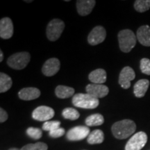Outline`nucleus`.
Wrapping results in <instances>:
<instances>
[{
	"mask_svg": "<svg viewBox=\"0 0 150 150\" xmlns=\"http://www.w3.org/2000/svg\"><path fill=\"white\" fill-rule=\"evenodd\" d=\"M136 123L131 120H122L115 122L112 126V133L117 139H125L136 131Z\"/></svg>",
	"mask_w": 150,
	"mask_h": 150,
	"instance_id": "nucleus-1",
	"label": "nucleus"
},
{
	"mask_svg": "<svg viewBox=\"0 0 150 150\" xmlns=\"http://www.w3.org/2000/svg\"><path fill=\"white\" fill-rule=\"evenodd\" d=\"M118 42L121 51L129 53L136 44V36L130 29H124L118 33Z\"/></svg>",
	"mask_w": 150,
	"mask_h": 150,
	"instance_id": "nucleus-2",
	"label": "nucleus"
},
{
	"mask_svg": "<svg viewBox=\"0 0 150 150\" xmlns=\"http://www.w3.org/2000/svg\"><path fill=\"white\" fill-rule=\"evenodd\" d=\"M72 104L74 106L84 109H94L96 108L99 104V101L86 93H78L74 95L72 98Z\"/></svg>",
	"mask_w": 150,
	"mask_h": 150,
	"instance_id": "nucleus-3",
	"label": "nucleus"
},
{
	"mask_svg": "<svg viewBox=\"0 0 150 150\" xmlns=\"http://www.w3.org/2000/svg\"><path fill=\"white\" fill-rule=\"evenodd\" d=\"M31 56L29 52H22L12 54L7 60V64L14 70H23L29 64Z\"/></svg>",
	"mask_w": 150,
	"mask_h": 150,
	"instance_id": "nucleus-4",
	"label": "nucleus"
},
{
	"mask_svg": "<svg viewBox=\"0 0 150 150\" xmlns=\"http://www.w3.org/2000/svg\"><path fill=\"white\" fill-rule=\"evenodd\" d=\"M65 24L60 19H54L49 22L47 27V37L50 41H56L61 37L64 31Z\"/></svg>",
	"mask_w": 150,
	"mask_h": 150,
	"instance_id": "nucleus-5",
	"label": "nucleus"
},
{
	"mask_svg": "<svg viewBox=\"0 0 150 150\" xmlns=\"http://www.w3.org/2000/svg\"><path fill=\"white\" fill-rule=\"evenodd\" d=\"M147 142V136L143 131L136 133L133 136L125 146V150H140Z\"/></svg>",
	"mask_w": 150,
	"mask_h": 150,
	"instance_id": "nucleus-6",
	"label": "nucleus"
},
{
	"mask_svg": "<svg viewBox=\"0 0 150 150\" xmlns=\"http://www.w3.org/2000/svg\"><path fill=\"white\" fill-rule=\"evenodd\" d=\"M90 134V129L86 126H77L70 129L67 133V140L70 141H78L83 140Z\"/></svg>",
	"mask_w": 150,
	"mask_h": 150,
	"instance_id": "nucleus-7",
	"label": "nucleus"
},
{
	"mask_svg": "<svg viewBox=\"0 0 150 150\" xmlns=\"http://www.w3.org/2000/svg\"><path fill=\"white\" fill-rule=\"evenodd\" d=\"M55 115L53 108L46 106H40L37 107L32 112V117L37 121H48Z\"/></svg>",
	"mask_w": 150,
	"mask_h": 150,
	"instance_id": "nucleus-8",
	"label": "nucleus"
},
{
	"mask_svg": "<svg viewBox=\"0 0 150 150\" xmlns=\"http://www.w3.org/2000/svg\"><path fill=\"white\" fill-rule=\"evenodd\" d=\"M106 37V31L104 27L97 26L91 31L88 36V42L91 45H97L104 42Z\"/></svg>",
	"mask_w": 150,
	"mask_h": 150,
	"instance_id": "nucleus-9",
	"label": "nucleus"
},
{
	"mask_svg": "<svg viewBox=\"0 0 150 150\" xmlns=\"http://www.w3.org/2000/svg\"><path fill=\"white\" fill-rule=\"evenodd\" d=\"M136 77L134 70L131 67H125L119 76V84L124 89H128L131 86V81Z\"/></svg>",
	"mask_w": 150,
	"mask_h": 150,
	"instance_id": "nucleus-10",
	"label": "nucleus"
},
{
	"mask_svg": "<svg viewBox=\"0 0 150 150\" xmlns=\"http://www.w3.org/2000/svg\"><path fill=\"white\" fill-rule=\"evenodd\" d=\"M86 90L88 94L97 99L106 97L109 93L108 88L104 84H88L86 86Z\"/></svg>",
	"mask_w": 150,
	"mask_h": 150,
	"instance_id": "nucleus-11",
	"label": "nucleus"
},
{
	"mask_svg": "<svg viewBox=\"0 0 150 150\" xmlns=\"http://www.w3.org/2000/svg\"><path fill=\"white\" fill-rule=\"evenodd\" d=\"M61 63L56 58H51L45 62L42 67V72L46 76H52L60 70Z\"/></svg>",
	"mask_w": 150,
	"mask_h": 150,
	"instance_id": "nucleus-12",
	"label": "nucleus"
},
{
	"mask_svg": "<svg viewBox=\"0 0 150 150\" xmlns=\"http://www.w3.org/2000/svg\"><path fill=\"white\" fill-rule=\"evenodd\" d=\"M13 34V24L9 18H4L0 21V37L2 39H9Z\"/></svg>",
	"mask_w": 150,
	"mask_h": 150,
	"instance_id": "nucleus-13",
	"label": "nucleus"
},
{
	"mask_svg": "<svg viewBox=\"0 0 150 150\" xmlns=\"http://www.w3.org/2000/svg\"><path fill=\"white\" fill-rule=\"evenodd\" d=\"M96 1L95 0H78L76 1V9L81 16H88L93 11Z\"/></svg>",
	"mask_w": 150,
	"mask_h": 150,
	"instance_id": "nucleus-14",
	"label": "nucleus"
},
{
	"mask_svg": "<svg viewBox=\"0 0 150 150\" xmlns=\"http://www.w3.org/2000/svg\"><path fill=\"white\" fill-rule=\"evenodd\" d=\"M40 95V90L33 87L24 88L20 90L18 93V96L20 99L25 101L33 100V99L38 98Z\"/></svg>",
	"mask_w": 150,
	"mask_h": 150,
	"instance_id": "nucleus-15",
	"label": "nucleus"
},
{
	"mask_svg": "<svg viewBox=\"0 0 150 150\" xmlns=\"http://www.w3.org/2000/svg\"><path fill=\"white\" fill-rule=\"evenodd\" d=\"M137 39L140 44L145 47H150V27L143 25L138 29Z\"/></svg>",
	"mask_w": 150,
	"mask_h": 150,
	"instance_id": "nucleus-16",
	"label": "nucleus"
},
{
	"mask_svg": "<svg viewBox=\"0 0 150 150\" xmlns=\"http://www.w3.org/2000/svg\"><path fill=\"white\" fill-rule=\"evenodd\" d=\"M149 86V81L147 79H140L135 83L134 93L135 96L138 98H141L145 96Z\"/></svg>",
	"mask_w": 150,
	"mask_h": 150,
	"instance_id": "nucleus-17",
	"label": "nucleus"
},
{
	"mask_svg": "<svg viewBox=\"0 0 150 150\" xmlns=\"http://www.w3.org/2000/svg\"><path fill=\"white\" fill-rule=\"evenodd\" d=\"M88 79L93 83L103 84L106 81V72L104 69H97L90 73Z\"/></svg>",
	"mask_w": 150,
	"mask_h": 150,
	"instance_id": "nucleus-18",
	"label": "nucleus"
},
{
	"mask_svg": "<svg viewBox=\"0 0 150 150\" xmlns=\"http://www.w3.org/2000/svg\"><path fill=\"white\" fill-rule=\"evenodd\" d=\"M55 94L60 99H67L74 95V89L68 86H58L55 89Z\"/></svg>",
	"mask_w": 150,
	"mask_h": 150,
	"instance_id": "nucleus-19",
	"label": "nucleus"
},
{
	"mask_svg": "<svg viewBox=\"0 0 150 150\" xmlns=\"http://www.w3.org/2000/svg\"><path fill=\"white\" fill-rule=\"evenodd\" d=\"M104 140V132L100 129H96L90 133L88 136L87 141L91 145H95V144H100L103 142Z\"/></svg>",
	"mask_w": 150,
	"mask_h": 150,
	"instance_id": "nucleus-20",
	"label": "nucleus"
},
{
	"mask_svg": "<svg viewBox=\"0 0 150 150\" xmlns=\"http://www.w3.org/2000/svg\"><path fill=\"white\" fill-rule=\"evenodd\" d=\"M13 81L8 74L5 73H0V93H6L11 88Z\"/></svg>",
	"mask_w": 150,
	"mask_h": 150,
	"instance_id": "nucleus-21",
	"label": "nucleus"
},
{
	"mask_svg": "<svg viewBox=\"0 0 150 150\" xmlns=\"http://www.w3.org/2000/svg\"><path fill=\"white\" fill-rule=\"evenodd\" d=\"M85 122L87 126H100L104 122V118L99 113H95L86 117Z\"/></svg>",
	"mask_w": 150,
	"mask_h": 150,
	"instance_id": "nucleus-22",
	"label": "nucleus"
},
{
	"mask_svg": "<svg viewBox=\"0 0 150 150\" xmlns=\"http://www.w3.org/2000/svg\"><path fill=\"white\" fill-rule=\"evenodd\" d=\"M63 117L67 120H76L79 117L80 114L77 110L73 108H66L62 112Z\"/></svg>",
	"mask_w": 150,
	"mask_h": 150,
	"instance_id": "nucleus-23",
	"label": "nucleus"
},
{
	"mask_svg": "<svg viewBox=\"0 0 150 150\" xmlns=\"http://www.w3.org/2000/svg\"><path fill=\"white\" fill-rule=\"evenodd\" d=\"M134 8L138 12H145L150 8V0H137L134 3Z\"/></svg>",
	"mask_w": 150,
	"mask_h": 150,
	"instance_id": "nucleus-24",
	"label": "nucleus"
},
{
	"mask_svg": "<svg viewBox=\"0 0 150 150\" xmlns=\"http://www.w3.org/2000/svg\"><path fill=\"white\" fill-rule=\"evenodd\" d=\"M47 145L44 142H38L35 144H28L21 148L20 150H47Z\"/></svg>",
	"mask_w": 150,
	"mask_h": 150,
	"instance_id": "nucleus-25",
	"label": "nucleus"
},
{
	"mask_svg": "<svg viewBox=\"0 0 150 150\" xmlns=\"http://www.w3.org/2000/svg\"><path fill=\"white\" fill-rule=\"evenodd\" d=\"M26 132L30 138L34 140L40 139L42 136V130L39 128H35V127H29L27 129Z\"/></svg>",
	"mask_w": 150,
	"mask_h": 150,
	"instance_id": "nucleus-26",
	"label": "nucleus"
},
{
	"mask_svg": "<svg viewBox=\"0 0 150 150\" xmlns=\"http://www.w3.org/2000/svg\"><path fill=\"white\" fill-rule=\"evenodd\" d=\"M61 122L59 121H47L43 124L42 129L44 131H50L56 130V129L60 128Z\"/></svg>",
	"mask_w": 150,
	"mask_h": 150,
	"instance_id": "nucleus-27",
	"label": "nucleus"
},
{
	"mask_svg": "<svg viewBox=\"0 0 150 150\" xmlns=\"http://www.w3.org/2000/svg\"><path fill=\"white\" fill-rule=\"evenodd\" d=\"M140 70L143 74L150 75V60L147 58H143L140 60Z\"/></svg>",
	"mask_w": 150,
	"mask_h": 150,
	"instance_id": "nucleus-28",
	"label": "nucleus"
},
{
	"mask_svg": "<svg viewBox=\"0 0 150 150\" xmlns=\"http://www.w3.org/2000/svg\"><path fill=\"white\" fill-rule=\"evenodd\" d=\"M65 129L63 128H61L60 127L59 129H56V130L52 131L50 132H49V135H50V137L54 138H60V137L63 136L65 134Z\"/></svg>",
	"mask_w": 150,
	"mask_h": 150,
	"instance_id": "nucleus-29",
	"label": "nucleus"
},
{
	"mask_svg": "<svg viewBox=\"0 0 150 150\" xmlns=\"http://www.w3.org/2000/svg\"><path fill=\"white\" fill-rule=\"evenodd\" d=\"M8 117V115L6 111L4 109H3L2 108H0V122H1V123H3L6 121Z\"/></svg>",
	"mask_w": 150,
	"mask_h": 150,
	"instance_id": "nucleus-30",
	"label": "nucleus"
},
{
	"mask_svg": "<svg viewBox=\"0 0 150 150\" xmlns=\"http://www.w3.org/2000/svg\"><path fill=\"white\" fill-rule=\"evenodd\" d=\"M4 59V54H3V52L2 51H0V62H2Z\"/></svg>",
	"mask_w": 150,
	"mask_h": 150,
	"instance_id": "nucleus-31",
	"label": "nucleus"
},
{
	"mask_svg": "<svg viewBox=\"0 0 150 150\" xmlns=\"http://www.w3.org/2000/svg\"><path fill=\"white\" fill-rule=\"evenodd\" d=\"M8 150H20V149H17V148H11V149H9Z\"/></svg>",
	"mask_w": 150,
	"mask_h": 150,
	"instance_id": "nucleus-32",
	"label": "nucleus"
},
{
	"mask_svg": "<svg viewBox=\"0 0 150 150\" xmlns=\"http://www.w3.org/2000/svg\"><path fill=\"white\" fill-rule=\"evenodd\" d=\"M32 1H25V2H31Z\"/></svg>",
	"mask_w": 150,
	"mask_h": 150,
	"instance_id": "nucleus-33",
	"label": "nucleus"
}]
</instances>
